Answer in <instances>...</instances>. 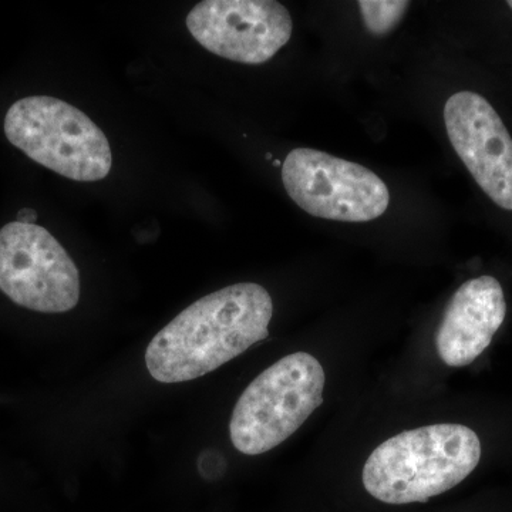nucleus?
I'll use <instances>...</instances> for the list:
<instances>
[{
	"label": "nucleus",
	"mask_w": 512,
	"mask_h": 512,
	"mask_svg": "<svg viewBox=\"0 0 512 512\" xmlns=\"http://www.w3.org/2000/svg\"><path fill=\"white\" fill-rule=\"evenodd\" d=\"M274 302L264 286L242 282L198 299L154 336L146 350L158 383H184L220 369L269 336Z\"/></svg>",
	"instance_id": "f257e3e1"
},
{
	"label": "nucleus",
	"mask_w": 512,
	"mask_h": 512,
	"mask_svg": "<svg viewBox=\"0 0 512 512\" xmlns=\"http://www.w3.org/2000/svg\"><path fill=\"white\" fill-rule=\"evenodd\" d=\"M480 458L476 431L461 424H434L383 441L367 458L362 481L382 503H426L463 483Z\"/></svg>",
	"instance_id": "f03ea898"
},
{
	"label": "nucleus",
	"mask_w": 512,
	"mask_h": 512,
	"mask_svg": "<svg viewBox=\"0 0 512 512\" xmlns=\"http://www.w3.org/2000/svg\"><path fill=\"white\" fill-rule=\"evenodd\" d=\"M325 370L309 353L282 357L264 370L239 397L229 436L239 453L259 456L301 429L323 403Z\"/></svg>",
	"instance_id": "7ed1b4c3"
},
{
	"label": "nucleus",
	"mask_w": 512,
	"mask_h": 512,
	"mask_svg": "<svg viewBox=\"0 0 512 512\" xmlns=\"http://www.w3.org/2000/svg\"><path fill=\"white\" fill-rule=\"evenodd\" d=\"M13 146L69 180L93 183L109 175L113 156L106 134L83 111L49 96L16 101L5 117Z\"/></svg>",
	"instance_id": "20e7f679"
},
{
	"label": "nucleus",
	"mask_w": 512,
	"mask_h": 512,
	"mask_svg": "<svg viewBox=\"0 0 512 512\" xmlns=\"http://www.w3.org/2000/svg\"><path fill=\"white\" fill-rule=\"evenodd\" d=\"M282 181L303 211L322 220L369 222L390 204L387 185L369 168L312 148L288 154Z\"/></svg>",
	"instance_id": "39448f33"
},
{
	"label": "nucleus",
	"mask_w": 512,
	"mask_h": 512,
	"mask_svg": "<svg viewBox=\"0 0 512 512\" xmlns=\"http://www.w3.org/2000/svg\"><path fill=\"white\" fill-rule=\"evenodd\" d=\"M0 291L30 311L69 312L80 299L79 269L45 228L10 222L0 229Z\"/></svg>",
	"instance_id": "423d86ee"
},
{
	"label": "nucleus",
	"mask_w": 512,
	"mask_h": 512,
	"mask_svg": "<svg viewBox=\"0 0 512 512\" xmlns=\"http://www.w3.org/2000/svg\"><path fill=\"white\" fill-rule=\"evenodd\" d=\"M187 28L214 55L262 64L289 42L293 22L275 0H204L188 13Z\"/></svg>",
	"instance_id": "0eeeda50"
},
{
	"label": "nucleus",
	"mask_w": 512,
	"mask_h": 512,
	"mask_svg": "<svg viewBox=\"0 0 512 512\" xmlns=\"http://www.w3.org/2000/svg\"><path fill=\"white\" fill-rule=\"evenodd\" d=\"M451 146L481 190L512 211V138L494 107L474 92L453 94L444 106Z\"/></svg>",
	"instance_id": "6e6552de"
},
{
	"label": "nucleus",
	"mask_w": 512,
	"mask_h": 512,
	"mask_svg": "<svg viewBox=\"0 0 512 512\" xmlns=\"http://www.w3.org/2000/svg\"><path fill=\"white\" fill-rule=\"evenodd\" d=\"M505 313L504 291L493 276H480L461 285L437 330V352L444 365H471L493 342Z\"/></svg>",
	"instance_id": "1a4fd4ad"
},
{
	"label": "nucleus",
	"mask_w": 512,
	"mask_h": 512,
	"mask_svg": "<svg viewBox=\"0 0 512 512\" xmlns=\"http://www.w3.org/2000/svg\"><path fill=\"white\" fill-rule=\"evenodd\" d=\"M357 5L367 30L372 35L383 36L402 22L410 3L402 0H360Z\"/></svg>",
	"instance_id": "9d476101"
},
{
	"label": "nucleus",
	"mask_w": 512,
	"mask_h": 512,
	"mask_svg": "<svg viewBox=\"0 0 512 512\" xmlns=\"http://www.w3.org/2000/svg\"><path fill=\"white\" fill-rule=\"evenodd\" d=\"M37 220V214L33 210H22L18 214V222L23 224H35Z\"/></svg>",
	"instance_id": "9b49d317"
},
{
	"label": "nucleus",
	"mask_w": 512,
	"mask_h": 512,
	"mask_svg": "<svg viewBox=\"0 0 512 512\" xmlns=\"http://www.w3.org/2000/svg\"><path fill=\"white\" fill-rule=\"evenodd\" d=\"M507 5L510 6V8L512 10V0H510V2H507Z\"/></svg>",
	"instance_id": "f8f14e48"
}]
</instances>
